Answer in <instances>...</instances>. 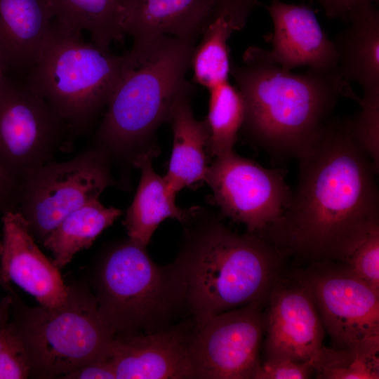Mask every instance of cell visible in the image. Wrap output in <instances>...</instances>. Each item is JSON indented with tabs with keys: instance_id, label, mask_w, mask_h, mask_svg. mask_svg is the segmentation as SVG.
Segmentation results:
<instances>
[{
	"instance_id": "6da1fadb",
	"label": "cell",
	"mask_w": 379,
	"mask_h": 379,
	"mask_svg": "<svg viewBox=\"0 0 379 379\" xmlns=\"http://www.w3.org/2000/svg\"><path fill=\"white\" fill-rule=\"evenodd\" d=\"M298 159V182L275 230L301 252L347 258L378 224V172L347 119L331 118Z\"/></svg>"
},
{
	"instance_id": "7a4b0ae2",
	"label": "cell",
	"mask_w": 379,
	"mask_h": 379,
	"mask_svg": "<svg viewBox=\"0 0 379 379\" xmlns=\"http://www.w3.org/2000/svg\"><path fill=\"white\" fill-rule=\"evenodd\" d=\"M244 106L242 127L271 156L298 159L317 141L339 99L358 100L338 67L302 74L282 69L251 46L230 65Z\"/></svg>"
},
{
	"instance_id": "3957f363",
	"label": "cell",
	"mask_w": 379,
	"mask_h": 379,
	"mask_svg": "<svg viewBox=\"0 0 379 379\" xmlns=\"http://www.w3.org/2000/svg\"><path fill=\"white\" fill-rule=\"evenodd\" d=\"M197 39L163 35L134 41L123 55L118 83L93 140L112 161L133 164L149 148L145 145L157 128L170 120L176 98L191 86L185 76Z\"/></svg>"
},
{
	"instance_id": "277c9868",
	"label": "cell",
	"mask_w": 379,
	"mask_h": 379,
	"mask_svg": "<svg viewBox=\"0 0 379 379\" xmlns=\"http://www.w3.org/2000/svg\"><path fill=\"white\" fill-rule=\"evenodd\" d=\"M190 209L192 225L173 264L194 323L260 302L272 277V248L252 234L232 232L198 207Z\"/></svg>"
},
{
	"instance_id": "5b68a950",
	"label": "cell",
	"mask_w": 379,
	"mask_h": 379,
	"mask_svg": "<svg viewBox=\"0 0 379 379\" xmlns=\"http://www.w3.org/2000/svg\"><path fill=\"white\" fill-rule=\"evenodd\" d=\"M58 307H29L11 293L8 319L29 369V378H60L95 359H107L115 335L88 286L67 285Z\"/></svg>"
},
{
	"instance_id": "8992f818",
	"label": "cell",
	"mask_w": 379,
	"mask_h": 379,
	"mask_svg": "<svg viewBox=\"0 0 379 379\" xmlns=\"http://www.w3.org/2000/svg\"><path fill=\"white\" fill-rule=\"evenodd\" d=\"M123 55L84 41L54 18L25 84L67 125L71 138L88 132L106 107L120 77Z\"/></svg>"
},
{
	"instance_id": "52a82bcc",
	"label": "cell",
	"mask_w": 379,
	"mask_h": 379,
	"mask_svg": "<svg viewBox=\"0 0 379 379\" xmlns=\"http://www.w3.org/2000/svg\"><path fill=\"white\" fill-rule=\"evenodd\" d=\"M94 289L100 314L115 335L166 328L178 309L187 305L174 264L157 265L145 246L129 238L105 253Z\"/></svg>"
},
{
	"instance_id": "ba28073f",
	"label": "cell",
	"mask_w": 379,
	"mask_h": 379,
	"mask_svg": "<svg viewBox=\"0 0 379 379\" xmlns=\"http://www.w3.org/2000/svg\"><path fill=\"white\" fill-rule=\"evenodd\" d=\"M111 164L93 145L67 161L48 162L20 185L16 211L36 241L42 244L68 214L115 184Z\"/></svg>"
},
{
	"instance_id": "9c48e42d",
	"label": "cell",
	"mask_w": 379,
	"mask_h": 379,
	"mask_svg": "<svg viewBox=\"0 0 379 379\" xmlns=\"http://www.w3.org/2000/svg\"><path fill=\"white\" fill-rule=\"evenodd\" d=\"M68 128L51 105L7 75L0 84V164L19 185L67 141Z\"/></svg>"
},
{
	"instance_id": "30bf717a",
	"label": "cell",
	"mask_w": 379,
	"mask_h": 379,
	"mask_svg": "<svg viewBox=\"0 0 379 379\" xmlns=\"http://www.w3.org/2000/svg\"><path fill=\"white\" fill-rule=\"evenodd\" d=\"M206 182L222 214L244 224L250 234L275 230L292 193L283 171L264 168L233 150L215 157Z\"/></svg>"
},
{
	"instance_id": "8fae6325",
	"label": "cell",
	"mask_w": 379,
	"mask_h": 379,
	"mask_svg": "<svg viewBox=\"0 0 379 379\" xmlns=\"http://www.w3.org/2000/svg\"><path fill=\"white\" fill-rule=\"evenodd\" d=\"M259 303L194 323L190 340L194 378H254L263 329Z\"/></svg>"
},
{
	"instance_id": "7c38bea8",
	"label": "cell",
	"mask_w": 379,
	"mask_h": 379,
	"mask_svg": "<svg viewBox=\"0 0 379 379\" xmlns=\"http://www.w3.org/2000/svg\"><path fill=\"white\" fill-rule=\"evenodd\" d=\"M308 290L341 347L379 350V294L350 270L312 277Z\"/></svg>"
},
{
	"instance_id": "4fadbf2b",
	"label": "cell",
	"mask_w": 379,
	"mask_h": 379,
	"mask_svg": "<svg viewBox=\"0 0 379 379\" xmlns=\"http://www.w3.org/2000/svg\"><path fill=\"white\" fill-rule=\"evenodd\" d=\"M186 326L133 335L116 334L107 359L116 379L194 378Z\"/></svg>"
},
{
	"instance_id": "5bb4252c",
	"label": "cell",
	"mask_w": 379,
	"mask_h": 379,
	"mask_svg": "<svg viewBox=\"0 0 379 379\" xmlns=\"http://www.w3.org/2000/svg\"><path fill=\"white\" fill-rule=\"evenodd\" d=\"M0 272L7 291L11 281L32 295L40 305L58 307L68 297L60 269L39 249L28 225L17 211L2 214Z\"/></svg>"
},
{
	"instance_id": "9a60e30c",
	"label": "cell",
	"mask_w": 379,
	"mask_h": 379,
	"mask_svg": "<svg viewBox=\"0 0 379 379\" xmlns=\"http://www.w3.org/2000/svg\"><path fill=\"white\" fill-rule=\"evenodd\" d=\"M267 10L274 29L269 36L272 48L265 51L272 62L287 71L300 66L317 69L338 67L334 43L309 6L273 0Z\"/></svg>"
},
{
	"instance_id": "2e32d148",
	"label": "cell",
	"mask_w": 379,
	"mask_h": 379,
	"mask_svg": "<svg viewBox=\"0 0 379 379\" xmlns=\"http://www.w3.org/2000/svg\"><path fill=\"white\" fill-rule=\"evenodd\" d=\"M267 331L269 359L287 357L312 366L321 348L324 328L307 287L273 293Z\"/></svg>"
},
{
	"instance_id": "e0dca14e",
	"label": "cell",
	"mask_w": 379,
	"mask_h": 379,
	"mask_svg": "<svg viewBox=\"0 0 379 379\" xmlns=\"http://www.w3.org/2000/svg\"><path fill=\"white\" fill-rule=\"evenodd\" d=\"M215 0H128L121 28L134 41L163 35L198 38L214 18Z\"/></svg>"
},
{
	"instance_id": "ac0fdd59",
	"label": "cell",
	"mask_w": 379,
	"mask_h": 379,
	"mask_svg": "<svg viewBox=\"0 0 379 379\" xmlns=\"http://www.w3.org/2000/svg\"><path fill=\"white\" fill-rule=\"evenodd\" d=\"M53 20L48 0H0V62L6 72L31 70Z\"/></svg>"
},
{
	"instance_id": "d6986e66",
	"label": "cell",
	"mask_w": 379,
	"mask_h": 379,
	"mask_svg": "<svg viewBox=\"0 0 379 379\" xmlns=\"http://www.w3.org/2000/svg\"><path fill=\"white\" fill-rule=\"evenodd\" d=\"M348 25L333 41L338 68L348 82L358 83L362 98H379V13L365 0L350 13Z\"/></svg>"
},
{
	"instance_id": "ffe728a7",
	"label": "cell",
	"mask_w": 379,
	"mask_h": 379,
	"mask_svg": "<svg viewBox=\"0 0 379 379\" xmlns=\"http://www.w3.org/2000/svg\"><path fill=\"white\" fill-rule=\"evenodd\" d=\"M193 86L180 93L171 110L173 143L167 173L164 176L170 192L176 194L185 187L206 182L208 169L206 149L209 129L206 119L193 115L190 100Z\"/></svg>"
},
{
	"instance_id": "44dd1931",
	"label": "cell",
	"mask_w": 379,
	"mask_h": 379,
	"mask_svg": "<svg viewBox=\"0 0 379 379\" xmlns=\"http://www.w3.org/2000/svg\"><path fill=\"white\" fill-rule=\"evenodd\" d=\"M157 155L154 147H149L135 157L133 165L140 169L141 176L134 199L128 207L124 224L128 238L146 246L159 224L167 218L185 222L190 208L177 206L164 177L157 174L152 159Z\"/></svg>"
},
{
	"instance_id": "7402d4cb",
	"label": "cell",
	"mask_w": 379,
	"mask_h": 379,
	"mask_svg": "<svg viewBox=\"0 0 379 379\" xmlns=\"http://www.w3.org/2000/svg\"><path fill=\"white\" fill-rule=\"evenodd\" d=\"M121 210L106 207L99 199L91 200L62 219L42 243L60 270L78 252L91 246L100 234L121 215Z\"/></svg>"
},
{
	"instance_id": "603a6c76",
	"label": "cell",
	"mask_w": 379,
	"mask_h": 379,
	"mask_svg": "<svg viewBox=\"0 0 379 379\" xmlns=\"http://www.w3.org/2000/svg\"><path fill=\"white\" fill-rule=\"evenodd\" d=\"M55 20L62 26L89 33L92 42L109 50L124 37L123 8L128 0H48Z\"/></svg>"
},
{
	"instance_id": "cb8c5ba5",
	"label": "cell",
	"mask_w": 379,
	"mask_h": 379,
	"mask_svg": "<svg viewBox=\"0 0 379 379\" xmlns=\"http://www.w3.org/2000/svg\"><path fill=\"white\" fill-rule=\"evenodd\" d=\"M208 114L206 120L209 129L208 152L216 157L233 150L244 117L241 95L228 81L211 90Z\"/></svg>"
},
{
	"instance_id": "d4e9b609",
	"label": "cell",
	"mask_w": 379,
	"mask_h": 379,
	"mask_svg": "<svg viewBox=\"0 0 379 379\" xmlns=\"http://www.w3.org/2000/svg\"><path fill=\"white\" fill-rule=\"evenodd\" d=\"M234 29L224 19H213L201 34L191 58L194 80L211 90L228 81L230 58L227 41Z\"/></svg>"
},
{
	"instance_id": "484cf974",
	"label": "cell",
	"mask_w": 379,
	"mask_h": 379,
	"mask_svg": "<svg viewBox=\"0 0 379 379\" xmlns=\"http://www.w3.org/2000/svg\"><path fill=\"white\" fill-rule=\"evenodd\" d=\"M378 350L359 347L338 350L321 347L312 367L321 378L378 379Z\"/></svg>"
},
{
	"instance_id": "4316f807",
	"label": "cell",
	"mask_w": 379,
	"mask_h": 379,
	"mask_svg": "<svg viewBox=\"0 0 379 379\" xmlns=\"http://www.w3.org/2000/svg\"><path fill=\"white\" fill-rule=\"evenodd\" d=\"M10 295L0 302V379L29 377L20 343L9 323Z\"/></svg>"
},
{
	"instance_id": "83f0119b",
	"label": "cell",
	"mask_w": 379,
	"mask_h": 379,
	"mask_svg": "<svg viewBox=\"0 0 379 379\" xmlns=\"http://www.w3.org/2000/svg\"><path fill=\"white\" fill-rule=\"evenodd\" d=\"M350 271L379 294V225H373L347 258Z\"/></svg>"
},
{
	"instance_id": "f1b7e54d",
	"label": "cell",
	"mask_w": 379,
	"mask_h": 379,
	"mask_svg": "<svg viewBox=\"0 0 379 379\" xmlns=\"http://www.w3.org/2000/svg\"><path fill=\"white\" fill-rule=\"evenodd\" d=\"M361 109L353 120V133L372 160L376 171L379 169V99L359 98Z\"/></svg>"
},
{
	"instance_id": "f546056e",
	"label": "cell",
	"mask_w": 379,
	"mask_h": 379,
	"mask_svg": "<svg viewBox=\"0 0 379 379\" xmlns=\"http://www.w3.org/2000/svg\"><path fill=\"white\" fill-rule=\"evenodd\" d=\"M312 369L310 363L287 357L270 358L260 364L254 379H305L310 377Z\"/></svg>"
},
{
	"instance_id": "4dcf8cb0",
	"label": "cell",
	"mask_w": 379,
	"mask_h": 379,
	"mask_svg": "<svg viewBox=\"0 0 379 379\" xmlns=\"http://www.w3.org/2000/svg\"><path fill=\"white\" fill-rule=\"evenodd\" d=\"M258 5V0H215L213 19L222 18L234 31H240L245 27L252 11Z\"/></svg>"
},
{
	"instance_id": "1f68e13d",
	"label": "cell",
	"mask_w": 379,
	"mask_h": 379,
	"mask_svg": "<svg viewBox=\"0 0 379 379\" xmlns=\"http://www.w3.org/2000/svg\"><path fill=\"white\" fill-rule=\"evenodd\" d=\"M60 378L67 379H116L114 369L107 359L91 361Z\"/></svg>"
},
{
	"instance_id": "d6a6232c",
	"label": "cell",
	"mask_w": 379,
	"mask_h": 379,
	"mask_svg": "<svg viewBox=\"0 0 379 379\" xmlns=\"http://www.w3.org/2000/svg\"><path fill=\"white\" fill-rule=\"evenodd\" d=\"M19 185L6 173L0 164V212L16 211Z\"/></svg>"
},
{
	"instance_id": "836d02e7",
	"label": "cell",
	"mask_w": 379,
	"mask_h": 379,
	"mask_svg": "<svg viewBox=\"0 0 379 379\" xmlns=\"http://www.w3.org/2000/svg\"><path fill=\"white\" fill-rule=\"evenodd\" d=\"M330 18H338L347 22L350 12L365 0H317Z\"/></svg>"
},
{
	"instance_id": "e575fe53",
	"label": "cell",
	"mask_w": 379,
	"mask_h": 379,
	"mask_svg": "<svg viewBox=\"0 0 379 379\" xmlns=\"http://www.w3.org/2000/svg\"><path fill=\"white\" fill-rule=\"evenodd\" d=\"M6 76V72L0 62V84Z\"/></svg>"
},
{
	"instance_id": "d590c367",
	"label": "cell",
	"mask_w": 379,
	"mask_h": 379,
	"mask_svg": "<svg viewBox=\"0 0 379 379\" xmlns=\"http://www.w3.org/2000/svg\"><path fill=\"white\" fill-rule=\"evenodd\" d=\"M0 286L4 288V284L1 279V272H0Z\"/></svg>"
},
{
	"instance_id": "8d00e7d4",
	"label": "cell",
	"mask_w": 379,
	"mask_h": 379,
	"mask_svg": "<svg viewBox=\"0 0 379 379\" xmlns=\"http://www.w3.org/2000/svg\"><path fill=\"white\" fill-rule=\"evenodd\" d=\"M375 1H378V0H375Z\"/></svg>"
}]
</instances>
